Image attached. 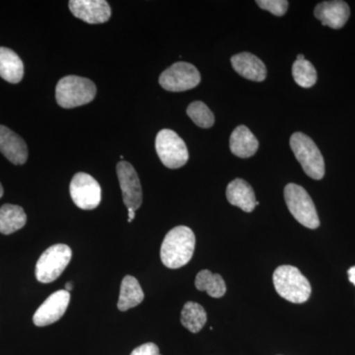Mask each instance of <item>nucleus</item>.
I'll list each match as a JSON object with an SVG mask.
<instances>
[{"mask_svg": "<svg viewBox=\"0 0 355 355\" xmlns=\"http://www.w3.org/2000/svg\"><path fill=\"white\" fill-rule=\"evenodd\" d=\"M155 148L161 162L169 169H178L188 162L186 144L174 130H160L156 137Z\"/></svg>", "mask_w": 355, "mask_h": 355, "instance_id": "0eeeda50", "label": "nucleus"}, {"mask_svg": "<svg viewBox=\"0 0 355 355\" xmlns=\"http://www.w3.org/2000/svg\"><path fill=\"white\" fill-rule=\"evenodd\" d=\"M259 141L253 132L245 125H239L233 130L230 137L231 153L240 158H249L258 151Z\"/></svg>", "mask_w": 355, "mask_h": 355, "instance_id": "f3484780", "label": "nucleus"}, {"mask_svg": "<svg viewBox=\"0 0 355 355\" xmlns=\"http://www.w3.org/2000/svg\"><path fill=\"white\" fill-rule=\"evenodd\" d=\"M207 312L202 305L196 302H187L181 313V323L187 330L197 334L207 324Z\"/></svg>", "mask_w": 355, "mask_h": 355, "instance_id": "4be33fe9", "label": "nucleus"}, {"mask_svg": "<svg viewBox=\"0 0 355 355\" xmlns=\"http://www.w3.org/2000/svg\"><path fill=\"white\" fill-rule=\"evenodd\" d=\"M97 88L85 77L67 76L58 81L55 88L58 104L64 109L83 106L94 100Z\"/></svg>", "mask_w": 355, "mask_h": 355, "instance_id": "7ed1b4c3", "label": "nucleus"}, {"mask_svg": "<svg viewBox=\"0 0 355 355\" xmlns=\"http://www.w3.org/2000/svg\"><path fill=\"white\" fill-rule=\"evenodd\" d=\"M292 76L300 87L310 88L317 83V71L309 60H295L292 65Z\"/></svg>", "mask_w": 355, "mask_h": 355, "instance_id": "5701e85b", "label": "nucleus"}, {"mask_svg": "<svg viewBox=\"0 0 355 355\" xmlns=\"http://www.w3.org/2000/svg\"><path fill=\"white\" fill-rule=\"evenodd\" d=\"M72 289H73V284H72L71 282H67V284H65L64 291L69 292V291H71Z\"/></svg>", "mask_w": 355, "mask_h": 355, "instance_id": "c85d7f7f", "label": "nucleus"}, {"mask_svg": "<svg viewBox=\"0 0 355 355\" xmlns=\"http://www.w3.org/2000/svg\"><path fill=\"white\" fill-rule=\"evenodd\" d=\"M0 153L14 165L25 164L28 159L27 144L22 137L6 125H0Z\"/></svg>", "mask_w": 355, "mask_h": 355, "instance_id": "4468645a", "label": "nucleus"}, {"mask_svg": "<svg viewBox=\"0 0 355 355\" xmlns=\"http://www.w3.org/2000/svg\"><path fill=\"white\" fill-rule=\"evenodd\" d=\"M3 193H4L3 187H2L1 183H0V198H1L2 196H3Z\"/></svg>", "mask_w": 355, "mask_h": 355, "instance_id": "c756f323", "label": "nucleus"}, {"mask_svg": "<svg viewBox=\"0 0 355 355\" xmlns=\"http://www.w3.org/2000/svg\"><path fill=\"white\" fill-rule=\"evenodd\" d=\"M27 222L24 209L19 205H7L0 207V233L10 235L24 227Z\"/></svg>", "mask_w": 355, "mask_h": 355, "instance_id": "aec40b11", "label": "nucleus"}, {"mask_svg": "<svg viewBox=\"0 0 355 355\" xmlns=\"http://www.w3.org/2000/svg\"><path fill=\"white\" fill-rule=\"evenodd\" d=\"M233 69L240 76L254 83H261L266 77L265 64L253 53H241L231 58Z\"/></svg>", "mask_w": 355, "mask_h": 355, "instance_id": "2eb2a0df", "label": "nucleus"}, {"mask_svg": "<svg viewBox=\"0 0 355 355\" xmlns=\"http://www.w3.org/2000/svg\"><path fill=\"white\" fill-rule=\"evenodd\" d=\"M187 114L198 127L209 128L214 125V114L203 102L191 103L187 109Z\"/></svg>", "mask_w": 355, "mask_h": 355, "instance_id": "b1692460", "label": "nucleus"}, {"mask_svg": "<svg viewBox=\"0 0 355 355\" xmlns=\"http://www.w3.org/2000/svg\"><path fill=\"white\" fill-rule=\"evenodd\" d=\"M70 197L77 207L84 210L95 209L102 200L99 183L89 174L77 173L69 186Z\"/></svg>", "mask_w": 355, "mask_h": 355, "instance_id": "1a4fd4ad", "label": "nucleus"}, {"mask_svg": "<svg viewBox=\"0 0 355 355\" xmlns=\"http://www.w3.org/2000/svg\"><path fill=\"white\" fill-rule=\"evenodd\" d=\"M116 174L125 207L133 210L139 209L142 205V189L135 168L127 161H121L116 165Z\"/></svg>", "mask_w": 355, "mask_h": 355, "instance_id": "9d476101", "label": "nucleus"}, {"mask_svg": "<svg viewBox=\"0 0 355 355\" xmlns=\"http://www.w3.org/2000/svg\"><path fill=\"white\" fill-rule=\"evenodd\" d=\"M314 14L324 26H329L331 29H340L349 20L350 9L347 2L333 0L318 4Z\"/></svg>", "mask_w": 355, "mask_h": 355, "instance_id": "ddd939ff", "label": "nucleus"}, {"mask_svg": "<svg viewBox=\"0 0 355 355\" xmlns=\"http://www.w3.org/2000/svg\"><path fill=\"white\" fill-rule=\"evenodd\" d=\"M144 293L140 286L139 280L132 275L123 277L121 284L120 297L118 301V308L121 312H125L137 307L144 301Z\"/></svg>", "mask_w": 355, "mask_h": 355, "instance_id": "6ab92c4d", "label": "nucleus"}, {"mask_svg": "<svg viewBox=\"0 0 355 355\" xmlns=\"http://www.w3.org/2000/svg\"><path fill=\"white\" fill-rule=\"evenodd\" d=\"M305 60L304 55H297V60Z\"/></svg>", "mask_w": 355, "mask_h": 355, "instance_id": "7c9ffc66", "label": "nucleus"}, {"mask_svg": "<svg viewBox=\"0 0 355 355\" xmlns=\"http://www.w3.org/2000/svg\"><path fill=\"white\" fill-rule=\"evenodd\" d=\"M71 249L67 245H53L42 254L36 265V277L42 284H50L60 277L71 261Z\"/></svg>", "mask_w": 355, "mask_h": 355, "instance_id": "423d86ee", "label": "nucleus"}, {"mask_svg": "<svg viewBox=\"0 0 355 355\" xmlns=\"http://www.w3.org/2000/svg\"><path fill=\"white\" fill-rule=\"evenodd\" d=\"M70 302V293L67 291H58L46 298L33 317L37 327H46L58 322L64 316Z\"/></svg>", "mask_w": 355, "mask_h": 355, "instance_id": "9b49d317", "label": "nucleus"}, {"mask_svg": "<svg viewBox=\"0 0 355 355\" xmlns=\"http://www.w3.org/2000/svg\"><path fill=\"white\" fill-rule=\"evenodd\" d=\"M198 291H205L212 298H221L225 295L226 284L220 275L212 273L209 270H200L196 277Z\"/></svg>", "mask_w": 355, "mask_h": 355, "instance_id": "412c9836", "label": "nucleus"}, {"mask_svg": "<svg viewBox=\"0 0 355 355\" xmlns=\"http://www.w3.org/2000/svg\"><path fill=\"white\" fill-rule=\"evenodd\" d=\"M349 282L355 286V266L349 270Z\"/></svg>", "mask_w": 355, "mask_h": 355, "instance_id": "bb28decb", "label": "nucleus"}, {"mask_svg": "<svg viewBox=\"0 0 355 355\" xmlns=\"http://www.w3.org/2000/svg\"><path fill=\"white\" fill-rule=\"evenodd\" d=\"M291 147L307 176L314 180L323 179L324 157L312 139L305 133H293L291 137Z\"/></svg>", "mask_w": 355, "mask_h": 355, "instance_id": "20e7f679", "label": "nucleus"}, {"mask_svg": "<svg viewBox=\"0 0 355 355\" xmlns=\"http://www.w3.org/2000/svg\"><path fill=\"white\" fill-rule=\"evenodd\" d=\"M128 209V222H132L133 219H135V210H133L132 209Z\"/></svg>", "mask_w": 355, "mask_h": 355, "instance_id": "cd10ccee", "label": "nucleus"}, {"mask_svg": "<svg viewBox=\"0 0 355 355\" xmlns=\"http://www.w3.org/2000/svg\"><path fill=\"white\" fill-rule=\"evenodd\" d=\"M226 198L231 205L239 207L245 212H252L259 205L251 184L242 179H235L229 183Z\"/></svg>", "mask_w": 355, "mask_h": 355, "instance_id": "dca6fc26", "label": "nucleus"}, {"mask_svg": "<svg viewBox=\"0 0 355 355\" xmlns=\"http://www.w3.org/2000/svg\"><path fill=\"white\" fill-rule=\"evenodd\" d=\"M24 76V64L19 55L6 46H0V77L9 83H19Z\"/></svg>", "mask_w": 355, "mask_h": 355, "instance_id": "a211bd4d", "label": "nucleus"}, {"mask_svg": "<svg viewBox=\"0 0 355 355\" xmlns=\"http://www.w3.org/2000/svg\"><path fill=\"white\" fill-rule=\"evenodd\" d=\"M273 286L280 297L294 304H302L309 300L312 287L297 268L280 266L273 272Z\"/></svg>", "mask_w": 355, "mask_h": 355, "instance_id": "f03ea898", "label": "nucleus"}, {"mask_svg": "<svg viewBox=\"0 0 355 355\" xmlns=\"http://www.w3.org/2000/svg\"><path fill=\"white\" fill-rule=\"evenodd\" d=\"M196 236L187 226H177L165 236L160 250L161 261L167 268H176L186 266L195 252Z\"/></svg>", "mask_w": 355, "mask_h": 355, "instance_id": "f257e3e1", "label": "nucleus"}, {"mask_svg": "<svg viewBox=\"0 0 355 355\" xmlns=\"http://www.w3.org/2000/svg\"><path fill=\"white\" fill-rule=\"evenodd\" d=\"M200 83V71L195 65L180 62L171 65L159 77V83L170 92H183L197 87Z\"/></svg>", "mask_w": 355, "mask_h": 355, "instance_id": "6e6552de", "label": "nucleus"}, {"mask_svg": "<svg viewBox=\"0 0 355 355\" xmlns=\"http://www.w3.org/2000/svg\"><path fill=\"white\" fill-rule=\"evenodd\" d=\"M284 200L289 211L301 225L309 229L319 227L320 219L316 207L303 187L296 184H286Z\"/></svg>", "mask_w": 355, "mask_h": 355, "instance_id": "39448f33", "label": "nucleus"}, {"mask_svg": "<svg viewBox=\"0 0 355 355\" xmlns=\"http://www.w3.org/2000/svg\"><path fill=\"white\" fill-rule=\"evenodd\" d=\"M130 355H160L159 347L155 343H147L137 347Z\"/></svg>", "mask_w": 355, "mask_h": 355, "instance_id": "a878e982", "label": "nucleus"}, {"mask_svg": "<svg viewBox=\"0 0 355 355\" xmlns=\"http://www.w3.org/2000/svg\"><path fill=\"white\" fill-rule=\"evenodd\" d=\"M161 355V354H160Z\"/></svg>", "mask_w": 355, "mask_h": 355, "instance_id": "2f4dec72", "label": "nucleus"}, {"mask_svg": "<svg viewBox=\"0 0 355 355\" xmlns=\"http://www.w3.org/2000/svg\"><path fill=\"white\" fill-rule=\"evenodd\" d=\"M70 11L78 19L89 24H101L111 18L112 11L105 0H71Z\"/></svg>", "mask_w": 355, "mask_h": 355, "instance_id": "f8f14e48", "label": "nucleus"}, {"mask_svg": "<svg viewBox=\"0 0 355 355\" xmlns=\"http://www.w3.org/2000/svg\"><path fill=\"white\" fill-rule=\"evenodd\" d=\"M257 4L273 15L284 16L288 9L289 3L286 0H258Z\"/></svg>", "mask_w": 355, "mask_h": 355, "instance_id": "393cba45", "label": "nucleus"}]
</instances>
